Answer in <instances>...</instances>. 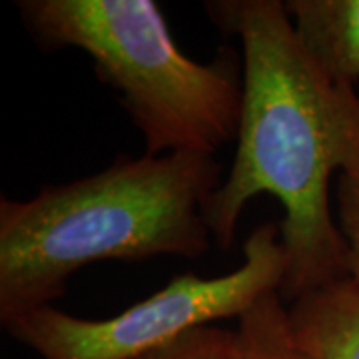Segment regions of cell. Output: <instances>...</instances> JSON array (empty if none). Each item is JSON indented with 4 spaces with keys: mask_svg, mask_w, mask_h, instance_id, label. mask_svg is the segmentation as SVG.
Masks as SVG:
<instances>
[{
    "mask_svg": "<svg viewBox=\"0 0 359 359\" xmlns=\"http://www.w3.org/2000/svg\"><path fill=\"white\" fill-rule=\"evenodd\" d=\"M295 34L334 82L359 86V0H287Z\"/></svg>",
    "mask_w": 359,
    "mask_h": 359,
    "instance_id": "8992f818",
    "label": "cell"
},
{
    "mask_svg": "<svg viewBox=\"0 0 359 359\" xmlns=\"http://www.w3.org/2000/svg\"><path fill=\"white\" fill-rule=\"evenodd\" d=\"M231 330L205 325L182 335L176 341L156 349L142 359H228Z\"/></svg>",
    "mask_w": 359,
    "mask_h": 359,
    "instance_id": "ba28073f",
    "label": "cell"
},
{
    "mask_svg": "<svg viewBox=\"0 0 359 359\" xmlns=\"http://www.w3.org/2000/svg\"><path fill=\"white\" fill-rule=\"evenodd\" d=\"M337 224L347 242L349 276L359 280V180L339 176Z\"/></svg>",
    "mask_w": 359,
    "mask_h": 359,
    "instance_id": "9c48e42d",
    "label": "cell"
},
{
    "mask_svg": "<svg viewBox=\"0 0 359 359\" xmlns=\"http://www.w3.org/2000/svg\"><path fill=\"white\" fill-rule=\"evenodd\" d=\"M44 48H78L146 142V154L214 156L238 136L244 82L233 54L200 65L180 52L154 0H20Z\"/></svg>",
    "mask_w": 359,
    "mask_h": 359,
    "instance_id": "3957f363",
    "label": "cell"
},
{
    "mask_svg": "<svg viewBox=\"0 0 359 359\" xmlns=\"http://www.w3.org/2000/svg\"><path fill=\"white\" fill-rule=\"evenodd\" d=\"M295 346L311 359H359V280L346 276L287 308Z\"/></svg>",
    "mask_w": 359,
    "mask_h": 359,
    "instance_id": "5b68a950",
    "label": "cell"
},
{
    "mask_svg": "<svg viewBox=\"0 0 359 359\" xmlns=\"http://www.w3.org/2000/svg\"><path fill=\"white\" fill-rule=\"evenodd\" d=\"M214 156L118 158L102 172L0 200V321L50 306L78 269L104 259L200 257L205 208L219 188Z\"/></svg>",
    "mask_w": 359,
    "mask_h": 359,
    "instance_id": "7a4b0ae2",
    "label": "cell"
},
{
    "mask_svg": "<svg viewBox=\"0 0 359 359\" xmlns=\"http://www.w3.org/2000/svg\"><path fill=\"white\" fill-rule=\"evenodd\" d=\"M212 22L244 50V102L226 182L205 218L219 250L259 194L283 205L287 273L280 295L297 297L349 276L347 242L330 205L335 172L359 180V90L327 78L295 34L285 2L210 0Z\"/></svg>",
    "mask_w": 359,
    "mask_h": 359,
    "instance_id": "6da1fadb",
    "label": "cell"
},
{
    "mask_svg": "<svg viewBox=\"0 0 359 359\" xmlns=\"http://www.w3.org/2000/svg\"><path fill=\"white\" fill-rule=\"evenodd\" d=\"M287 252L280 226L266 222L244 242V262L218 278L176 276L164 290L108 320H82L50 306L28 309L2 327L42 359H142L205 325L240 320L280 292Z\"/></svg>",
    "mask_w": 359,
    "mask_h": 359,
    "instance_id": "277c9868",
    "label": "cell"
},
{
    "mask_svg": "<svg viewBox=\"0 0 359 359\" xmlns=\"http://www.w3.org/2000/svg\"><path fill=\"white\" fill-rule=\"evenodd\" d=\"M228 359H311L295 346L280 292L268 294L238 320Z\"/></svg>",
    "mask_w": 359,
    "mask_h": 359,
    "instance_id": "52a82bcc",
    "label": "cell"
}]
</instances>
